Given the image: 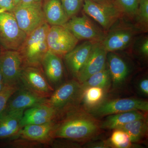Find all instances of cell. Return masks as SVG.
I'll return each instance as SVG.
<instances>
[{
	"label": "cell",
	"mask_w": 148,
	"mask_h": 148,
	"mask_svg": "<svg viewBox=\"0 0 148 148\" xmlns=\"http://www.w3.org/2000/svg\"><path fill=\"white\" fill-rule=\"evenodd\" d=\"M59 115L63 117L58 123L55 121L51 133L52 139H65L73 142L84 141L97 135L101 129V123L95 117L75 107L65 110L57 116Z\"/></svg>",
	"instance_id": "6da1fadb"
},
{
	"label": "cell",
	"mask_w": 148,
	"mask_h": 148,
	"mask_svg": "<svg viewBox=\"0 0 148 148\" xmlns=\"http://www.w3.org/2000/svg\"><path fill=\"white\" fill-rule=\"evenodd\" d=\"M50 27L46 22L27 35L18 50L24 66L41 67L43 58L49 50L47 36Z\"/></svg>",
	"instance_id": "7a4b0ae2"
},
{
	"label": "cell",
	"mask_w": 148,
	"mask_h": 148,
	"mask_svg": "<svg viewBox=\"0 0 148 148\" xmlns=\"http://www.w3.org/2000/svg\"><path fill=\"white\" fill-rule=\"evenodd\" d=\"M120 18L106 32L102 42L108 52H115L126 48L132 43L137 35L143 31L136 24Z\"/></svg>",
	"instance_id": "3957f363"
},
{
	"label": "cell",
	"mask_w": 148,
	"mask_h": 148,
	"mask_svg": "<svg viewBox=\"0 0 148 148\" xmlns=\"http://www.w3.org/2000/svg\"><path fill=\"white\" fill-rule=\"evenodd\" d=\"M27 36L13 13L0 10V44L4 50L18 51Z\"/></svg>",
	"instance_id": "277c9868"
},
{
	"label": "cell",
	"mask_w": 148,
	"mask_h": 148,
	"mask_svg": "<svg viewBox=\"0 0 148 148\" xmlns=\"http://www.w3.org/2000/svg\"><path fill=\"white\" fill-rule=\"evenodd\" d=\"M81 85L77 80L69 81L54 90L45 104L52 107L57 115L65 110L75 107L81 99Z\"/></svg>",
	"instance_id": "5b68a950"
},
{
	"label": "cell",
	"mask_w": 148,
	"mask_h": 148,
	"mask_svg": "<svg viewBox=\"0 0 148 148\" xmlns=\"http://www.w3.org/2000/svg\"><path fill=\"white\" fill-rule=\"evenodd\" d=\"M62 26L68 29L79 40L102 42L106 35V32L84 12L81 16L76 15L70 18Z\"/></svg>",
	"instance_id": "8992f818"
},
{
	"label": "cell",
	"mask_w": 148,
	"mask_h": 148,
	"mask_svg": "<svg viewBox=\"0 0 148 148\" xmlns=\"http://www.w3.org/2000/svg\"><path fill=\"white\" fill-rule=\"evenodd\" d=\"M42 4V2L21 3L12 11L18 26L27 36L46 22Z\"/></svg>",
	"instance_id": "52a82bcc"
},
{
	"label": "cell",
	"mask_w": 148,
	"mask_h": 148,
	"mask_svg": "<svg viewBox=\"0 0 148 148\" xmlns=\"http://www.w3.org/2000/svg\"><path fill=\"white\" fill-rule=\"evenodd\" d=\"M82 9L85 14L98 22L106 32L124 16L116 4H102L91 0H84Z\"/></svg>",
	"instance_id": "ba28073f"
},
{
	"label": "cell",
	"mask_w": 148,
	"mask_h": 148,
	"mask_svg": "<svg viewBox=\"0 0 148 148\" xmlns=\"http://www.w3.org/2000/svg\"><path fill=\"white\" fill-rule=\"evenodd\" d=\"M19 85L45 98L50 97L54 91L42 67L24 66L20 76Z\"/></svg>",
	"instance_id": "9c48e42d"
},
{
	"label": "cell",
	"mask_w": 148,
	"mask_h": 148,
	"mask_svg": "<svg viewBox=\"0 0 148 148\" xmlns=\"http://www.w3.org/2000/svg\"><path fill=\"white\" fill-rule=\"evenodd\" d=\"M148 110L147 101L135 98H121L103 101L98 106L89 109L88 112L93 116L97 117L128 111Z\"/></svg>",
	"instance_id": "30bf717a"
},
{
	"label": "cell",
	"mask_w": 148,
	"mask_h": 148,
	"mask_svg": "<svg viewBox=\"0 0 148 148\" xmlns=\"http://www.w3.org/2000/svg\"><path fill=\"white\" fill-rule=\"evenodd\" d=\"M79 41L62 26H50L47 36L49 50L61 57L73 49Z\"/></svg>",
	"instance_id": "8fae6325"
},
{
	"label": "cell",
	"mask_w": 148,
	"mask_h": 148,
	"mask_svg": "<svg viewBox=\"0 0 148 148\" xmlns=\"http://www.w3.org/2000/svg\"><path fill=\"white\" fill-rule=\"evenodd\" d=\"M23 67L18 51L3 50L0 54V71L5 84L19 85Z\"/></svg>",
	"instance_id": "7c38bea8"
},
{
	"label": "cell",
	"mask_w": 148,
	"mask_h": 148,
	"mask_svg": "<svg viewBox=\"0 0 148 148\" xmlns=\"http://www.w3.org/2000/svg\"><path fill=\"white\" fill-rule=\"evenodd\" d=\"M108 53L102 42H94L87 61L77 77L79 83L106 68Z\"/></svg>",
	"instance_id": "4fadbf2b"
},
{
	"label": "cell",
	"mask_w": 148,
	"mask_h": 148,
	"mask_svg": "<svg viewBox=\"0 0 148 148\" xmlns=\"http://www.w3.org/2000/svg\"><path fill=\"white\" fill-rule=\"evenodd\" d=\"M47 98L40 97L21 86L9 99L5 111H24L40 104H45Z\"/></svg>",
	"instance_id": "5bb4252c"
},
{
	"label": "cell",
	"mask_w": 148,
	"mask_h": 148,
	"mask_svg": "<svg viewBox=\"0 0 148 148\" xmlns=\"http://www.w3.org/2000/svg\"><path fill=\"white\" fill-rule=\"evenodd\" d=\"M94 42L86 40L77 45L64 56V61L70 73L76 79L87 61Z\"/></svg>",
	"instance_id": "9a60e30c"
},
{
	"label": "cell",
	"mask_w": 148,
	"mask_h": 148,
	"mask_svg": "<svg viewBox=\"0 0 148 148\" xmlns=\"http://www.w3.org/2000/svg\"><path fill=\"white\" fill-rule=\"evenodd\" d=\"M56 111L45 104H40L25 110L21 118V127L30 124H42L55 120Z\"/></svg>",
	"instance_id": "2e32d148"
},
{
	"label": "cell",
	"mask_w": 148,
	"mask_h": 148,
	"mask_svg": "<svg viewBox=\"0 0 148 148\" xmlns=\"http://www.w3.org/2000/svg\"><path fill=\"white\" fill-rule=\"evenodd\" d=\"M55 121L42 124H30L22 127L17 136L25 140L43 145H49L52 139L51 133Z\"/></svg>",
	"instance_id": "e0dca14e"
},
{
	"label": "cell",
	"mask_w": 148,
	"mask_h": 148,
	"mask_svg": "<svg viewBox=\"0 0 148 148\" xmlns=\"http://www.w3.org/2000/svg\"><path fill=\"white\" fill-rule=\"evenodd\" d=\"M41 67L51 86L60 82L64 73V65L61 56L48 51L42 61Z\"/></svg>",
	"instance_id": "ac0fdd59"
},
{
	"label": "cell",
	"mask_w": 148,
	"mask_h": 148,
	"mask_svg": "<svg viewBox=\"0 0 148 148\" xmlns=\"http://www.w3.org/2000/svg\"><path fill=\"white\" fill-rule=\"evenodd\" d=\"M24 111H5L0 114V140L17 136L22 128L21 121Z\"/></svg>",
	"instance_id": "d6986e66"
},
{
	"label": "cell",
	"mask_w": 148,
	"mask_h": 148,
	"mask_svg": "<svg viewBox=\"0 0 148 148\" xmlns=\"http://www.w3.org/2000/svg\"><path fill=\"white\" fill-rule=\"evenodd\" d=\"M107 61L113 87L117 88L123 84L128 76V66L125 61L114 52H108Z\"/></svg>",
	"instance_id": "ffe728a7"
},
{
	"label": "cell",
	"mask_w": 148,
	"mask_h": 148,
	"mask_svg": "<svg viewBox=\"0 0 148 148\" xmlns=\"http://www.w3.org/2000/svg\"><path fill=\"white\" fill-rule=\"evenodd\" d=\"M42 8L46 22L50 26H63L70 19L61 0H43Z\"/></svg>",
	"instance_id": "44dd1931"
},
{
	"label": "cell",
	"mask_w": 148,
	"mask_h": 148,
	"mask_svg": "<svg viewBox=\"0 0 148 148\" xmlns=\"http://www.w3.org/2000/svg\"><path fill=\"white\" fill-rule=\"evenodd\" d=\"M145 118L140 111H131L109 115L101 123V129H116L128 123Z\"/></svg>",
	"instance_id": "7402d4cb"
},
{
	"label": "cell",
	"mask_w": 148,
	"mask_h": 148,
	"mask_svg": "<svg viewBox=\"0 0 148 148\" xmlns=\"http://www.w3.org/2000/svg\"><path fill=\"white\" fill-rule=\"evenodd\" d=\"M123 130L129 136L132 143L139 142L145 136L148 130V123L146 118L130 122L118 128Z\"/></svg>",
	"instance_id": "603a6c76"
},
{
	"label": "cell",
	"mask_w": 148,
	"mask_h": 148,
	"mask_svg": "<svg viewBox=\"0 0 148 148\" xmlns=\"http://www.w3.org/2000/svg\"><path fill=\"white\" fill-rule=\"evenodd\" d=\"M112 79L107 66L102 71L92 75L84 82L81 84V90L90 87L102 88L107 89L110 85Z\"/></svg>",
	"instance_id": "cb8c5ba5"
},
{
	"label": "cell",
	"mask_w": 148,
	"mask_h": 148,
	"mask_svg": "<svg viewBox=\"0 0 148 148\" xmlns=\"http://www.w3.org/2000/svg\"><path fill=\"white\" fill-rule=\"evenodd\" d=\"M105 90L100 87L87 88L81 90V99H82L85 106L89 110L103 102L106 93Z\"/></svg>",
	"instance_id": "d4e9b609"
},
{
	"label": "cell",
	"mask_w": 148,
	"mask_h": 148,
	"mask_svg": "<svg viewBox=\"0 0 148 148\" xmlns=\"http://www.w3.org/2000/svg\"><path fill=\"white\" fill-rule=\"evenodd\" d=\"M134 20L135 24L143 32L148 31V0H139L138 9Z\"/></svg>",
	"instance_id": "484cf974"
},
{
	"label": "cell",
	"mask_w": 148,
	"mask_h": 148,
	"mask_svg": "<svg viewBox=\"0 0 148 148\" xmlns=\"http://www.w3.org/2000/svg\"><path fill=\"white\" fill-rule=\"evenodd\" d=\"M112 147L117 148H128L134 147L127 133L119 129H114L110 139Z\"/></svg>",
	"instance_id": "4316f807"
},
{
	"label": "cell",
	"mask_w": 148,
	"mask_h": 148,
	"mask_svg": "<svg viewBox=\"0 0 148 148\" xmlns=\"http://www.w3.org/2000/svg\"><path fill=\"white\" fill-rule=\"evenodd\" d=\"M124 16L133 20L138 9L139 0H114Z\"/></svg>",
	"instance_id": "83f0119b"
},
{
	"label": "cell",
	"mask_w": 148,
	"mask_h": 148,
	"mask_svg": "<svg viewBox=\"0 0 148 148\" xmlns=\"http://www.w3.org/2000/svg\"><path fill=\"white\" fill-rule=\"evenodd\" d=\"M61 4L69 18L77 15L83 8L84 0H61Z\"/></svg>",
	"instance_id": "f1b7e54d"
},
{
	"label": "cell",
	"mask_w": 148,
	"mask_h": 148,
	"mask_svg": "<svg viewBox=\"0 0 148 148\" xmlns=\"http://www.w3.org/2000/svg\"><path fill=\"white\" fill-rule=\"evenodd\" d=\"M19 85L5 84L0 92V114L5 110L9 99L19 88Z\"/></svg>",
	"instance_id": "f546056e"
},
{
	"label": "cell",
	"mask_w": 148,
	"mask_h": 148,
	"mask_svg": "<svg viewBox=\"0 0 148 148\" xmlns=\"http://www.w3.org/2000/svg\"><path fill=\"white\" fill-rule=\"evenodd\" d=\"M15 6L12 0H0V10L12 12Z\"/></svg>",
	"instance_id": "4dcf8cb0"
},
{
	"label": "cell",
	"mask_w": 148,
	"mask_h": 148,
	"mask_svg": "<svg viewBox=\"0 0 148 148\" xmlns=\"http://www.w3.org/2000/svg\"><path fill=\"white\" fill-rule=\"evenodd\" d=\"M139 51L140 53L147 57L148 55V39L147 37L145 38L140 42L139 46Z\"/></svg>",
	"instance_id": "1f68e13d"
},
{
	"label": "cell",
	"mask_w": 148,
	"mask_h": 148,
	"mask_svg": "<svg viewBox=\"0 0 148 148\" xmlns=\"http://www.w3.org/2000/svg\"><path fill=\"white\" fill-rule=\"evenodd\" d=\"M140 90L143 94L148 95V80L147 79H144L140 81L139 85Z\"/></svg>",
	"instance_id": "d6a6232c"
},
{
	"label": "cell",
	"mask_w": 148,
	"mask_h": 148,
	"mask_svg": "<svg viewBox=\"0 0 148 148\" xmlns=\"http://www.w3.org/2000/svg\"><path fill=\"white\" fill-rule=\"evenodd\" d=\"M89 148H109L110 145L106 142H98V143H91L88 145Z\"/></svg>",
	"instance_id": "836d02e7"
},
{
	"label": "cell",
	"mask_w": 148,
	"mask_h": 148,
	"mask_svg": "<svg viewBox=\"0 0 148 148\" xmlns=\"http://www.w3.org/2000/svg\"><path fill=\"white\" fill-rule=\"evenodd\" d=\"M92 1L104 5L116 4L114 0H91Z\"/></svg>",
	"instance_id": "e575fe53"
},
{
	"label": "cell",
	"mask_w": 148,
	"mask_h": 148,
	"mask_svg": "<svg viewBox=\"0 0 148 148\" xmlns=\"http://www.w3.org/2000/svg\"><path fill=\"white\" fill-rule=\"evenodd\" d=\"M43 0H21V3L29 4L32 3L42 2Z\"/></svg>",
	"instance_id": "d590c367"
},
{
	"label": "cell",
	"mask_w": 148,
	"mask_h": 148,
	"mask_svg": "<svg viewBox=\"0 0 148 148\" xmlns=\"http://www.w3.org/2000/svg\"><path fill=\"white\" fill-rule=\"evenodd\" d=\"M5 85L3 79L2 75L0 71V92L3 90Z\"/></svg>",
	"instance_id": "8d00e7d4"
},
{
	"label": "cell",
	"mask_w": 148,
	"mask_h": 148,
	"mask_svg": "<svg viewBox=\"0 0 148 148\" xmlns=\"http://www.w3.org/2000/svg\"><path fill=\"white\" fill-rule=\"evenodd\" d=\"M15 6L21 3V0H12Z\"/></svg>",
	"instance_id": "74e56055"
},
{
	"label": "cell",
	"mask_w": 148,
	"mask_h": 148,
	"mask_svg": "<svg viewBox=\"0 0 148 148\" xmlns=\"http://www.w3.org/2000/svg\"><path fill=\"white\" fill-rule=\"evenodd\" d=\"M3 48L1 46V45L0 44V54H1V52H2L3 51Z\"/></svg>",
	"instance_id": "f35d334b"
}]
</instances>
